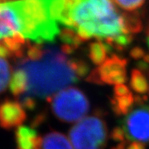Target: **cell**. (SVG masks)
I'll use <instances>...</instances> for the list:
<instances>
[{"instance_id": "obj_1", "label": "cell", "mask_w": 149, "mask_h": 149, "mask_svg": "<svg viewBox=\"0 0 149 149\" xmlns=\"http://www.w3.org/2000/svg\"><path fill=\"white\" fill-rule=\"evenodd\" d=\"M61 48L27 44L17 58L10 90L26 109H34L37 99H50L79 80L74 66Z\"/></svg>"}, {"instance_id": "obj_2", "label": "cell", "mask_w": 149, "mask_h": 149, "mask_svg": "<svg viewBox=\"0 0 149 149\" xmlns=\"http://www.w3.org/2000/svg\"><path fill=\"white\" fill-rule=\"evenodd\" d=\"M47 8L54 21L74 31L83 41L95 37L118 51L133 41L123 14L112 0H47Z\"/></svg>"}, {"instance_id": "obj_3", "label": "cell", "mask_w": 149, "mask_h": 149, "mask_svg": "<svg viewBox=\"0 0 149 149\" xmlns=\"http://www.w3.org/2000/svg\"><path fill=\"white\" fill-rule=\"evenodd\" d=\"M48 100L52 113L61 122L80 121L90 109V102L86 95L74 87L59 91Z\"/></svg>"}, {"instance_id": "obj_4", "label": "cell", "mask_w": 149, "mask_h": 149, "mask_svg": "<svg viewBox=\"0 0 149 149\" xmlns=\"http://www.w3.org/2000/svg\"><path fill=\"white\" fill-rule=\"evenodd\" d=\"M69 135L74 149H104L108 139L106 123L100 116L91 115L74 124Z\"/></svg>"}, {"instance_id": "obj_5", "label": "cell", "mask_w": 149, "mask_h": 149, "mask_svg": "<svg viewBox=\"0 0 149 149\" xmlns=\"http://www.w3.org/2000/svg\"><path fill=\"white\" fill-rule=\"evenodd\" d=\"M147 97L136 96L134 108L123 119L121 128L128 141L149 143V104Z\"/></svg>"}, {"instance_id": "obj_6", "label": "cell", "mask_w": 149, "mask_h": 149, "mask_svg": "<svg viewBox=\"0 0 149 149\" xmlns=\"http://www.w3.org/2000/svg\"><path fill=\"white\" fill-rule=\"evenodd\" d=\"M127 63L126 59L113 55L92 70L86 80L97 85L123 84L127 80Z\"/></svg>"}, {"instance_id": "obj_7", "label": "cell", "mask_w": 149, "mask_h": 149, "mask_svg": "<svg viewBox=\"0 0 149 149\" xmlns=\"http://www.w3.org/2000/svg\"><path fill=\"white\" fill-rule=\"evenodd\" d=\"M26 112L21 103L7 100L0 104V127L12 129L21 125L26 119Z\"/></svg>"}, {"instance_id": "obj_8", "label": "cell", "mask_w": 149, "mask_h": 149, "mask_svg": "<svg viewBox=\"0 0 149 149\" xmlns=\"http://www.w3.org/2000/svg\"><path fill=\"white\" fill-rule=\"evenodd\" d=\"M35 149H73V147L64 134L53 131L39 136Z\"/></svg>"}, {"instance_id": "obj_9", "label": "cell", "mask_w": 149, "mask_h": 149, "mask_svg": "<svg viewBox=\"0 0 149 149\" xmlns=\"http://www.w3.org/2000/svg\"><path fill=\"white\" fill-rule=\"evenodd\" d=\"M39 138L37 131L27 126H22L16 133L17 149H35Z\"/></svg>"}, {"instance_id": "obj_10", "label": "cell", "mask_w": 149, "mask_h": 149, "mask_svg": "<svg viewBox=\"0 0 149 149\" xmlns=\"http://www.w3.org/2000/svg\"><path fill=\"white\" fill-rule=\"evenodd\" d=\"M113 111L117 116L128 114L135 104V97L132 93L126 95H113L110 100Z\"/></svg>"}, {"instance_id": "obj_11", "label": "cell", "mask_w": 149, "mask_h": 149, "mask_svg": "<svg viewBox=\"0 0 149 149\" xmlns=\"http://www.w3.org/2000/svg\"><path fill=\"white\" fill-rule=\"evenodd\" d=\"M113 47L100 41L94 42L89 46V57L94 64L100 65L106 60L108 54L111 53Z\"/></svg>"}, {"instance_id": "obj_12", "label": "cell", "mask_w": 149, "mask_h": 149, "mask_svg": "<svg viewBox=\"0 0 149 149\" xmlns=\"http://www.w3.org/2000/svg\"><path fill=\"white\" fill-rule=\"evenodd\" d=\"M130 86L132 90L139 94H146L149 91V84L146 76L139 69H134L131 72Z\"/></svg>"}, {"instance_id": "obj_13", "label": "cell", "mask_w": 149, "mask_h": 149, "mask_svg": "<svg viewBox=\"0 0 149 149\" xmlns=\"http://www.w3.org/2000/svg\"><path fill=\"white\" fill-rule=\"evenodd\" d=\"M60 38L65 45L70 46L74 49L79 47L80 44L84 42L76 32L67 27H65L60 32Z\"/></svg>"}, {"instance_id": "obj_14", "label": "cell", "mask_w": 149, "mask_h": 149, "mask_svg": "<svg viewBox=\"0 0 149 149\" xmlns=\"http://www.w3.org/2000/svg\"><path fill=\"white\" fill-rule=\"evenodd\" d=\"M11 66L5 57L0 56V94L5 91L10 81Z\"/></svg>"}, {"instance_id": "obj_15", "label": "cell", "mask_w": 149, "mask_h": 149, "mask_svg": "<svg viewBox=\"0 0 149 149\" xmlns=\"http://www.w3.org/2000/svg\"><path fill=\"white\" fill-rule=\"evenodd\" d=\"M123 18L126 29L130 34L137 33L142 30V22L135 13H132L129 14L123 13Z\"/></svg>"}, {"instance_id": "obj_16", "label": "cell", "mask_w": 149, "mask_h": 149, "mask_svg": "<svg viewBox=\"0 0 149 149\" xmlns=\"http://www.w3.org/2000/svg\"><path fill=\"white\" fill-rule=\"evenodd\" d=\"M121 8L129 12H133L143 5L145 0H113Z\"/></svg>"}, {"instance_id": "obj_17", "label": "cell", "mask_w": 149, "mask_h": 149, "mask_svg": "<svg viewBox=\"0 0 149 149\" xmlns=\"http://www.w3.org/2000/svg\"><path fill=\"white\" fill-rule=\"evenodd\" d=\"M74 70L76 72V74L78 78H83L86 74H88L90 70V66L86 62L80 60H74Z\"/></svg>"}, {"instance_id": "obj_18", "label": "cell", "mask_w": 149, "mask_h": 149, "mask_svg": "<svg viewBox=\"0 0 149 149\" xmlns=\"http://www.w3.org/2000/svg\"><path fill=\"white\" fill-rule=\"evenodd\" d=\"M110 137L111 139L118 142V143H126L127 139H126V136H125V133L123 131L121 127H116L112 130L111 133H110Z\"/></svg>"}, {"instance_id": "obj_19", "label": "cell", "mask_w": 149, "mask_h": 149, "mask_svg": "<svg viewBox=\"0 0 149 149\" xmlns=\"http://www.w3.org/2000/svg\"><path fill=\"white\" fill-rule=\"evenodd\" d=\"M130 93H132V92L128 89V86H126L124 84L116 85L113 88V95H128Z\"/></svg>"}, {"instance_id": "obj_20", "label": "cell", "mask_w": 149, "mask_h": 149, "mask_svg": "<svg viewBox=\"0 0 149 149\" xmlns=\"http://www.w3.org/2000/svg\"><path fill=\"white\" fill-rule=\"evenodd\" d=\"M145 52L143 48L139 47H133L131 52H130V56H132V58L136 59V60H139V59L143 58L144 56H145Z\"/></svg>"}, {"instance_id": "obj_21", "label": "cell", "mask_w": 149, "mask_h": 149, "mask_svg": "<svg viewBox=\"0 0 149 149\" xmlns=\"http://www.w3.org/2000/svg\"><path fill=\"white\" fill-rule=\"evenodd\" d=\"M125 149H146V147L144 146L143 143L140 142H133L129 143Z\"/></svg>"}, {"instance_id": "obj_22", "label": "cell", "mask_w": 149, "mask_h": 149, "mask_svg": "<svg viewBox=\"0 0 149 149\" xmlns=\"http://www.w3.org/2000/svg\"><path fill=\"white\" fill-rule=\"evenodd\" d=\"M148 64H147L145 61H139L138 63V66L140 70H146L148 69Z\"/></svg>"}, {"instance_id": "obj_23", "label": "cell", "mask_w": 149, "mask_h": 149, "mask_svg": "<svg viewBox=\"0 0 149 149\" xmlns=\"http://www.w3.org/2000/svg\"><path fill=\"white\" fill-rule=\"evenodd\" d=\"M126 143H127V142L126 143H118L116 148H113L111 149H125L126 148Z\"/></svg>"}, {"instance_id": "obj_24", "label": "cell", "mask_w": 149, "mask_h": 149, "mask_svg": "<svg viewBox=\"0 0 149 149\" xmlns=\"http://www.w3.org/2000/svg\"><path fill=\"white\" fill-rule=\"evenodd\" d=\"M143 61H145L147 64L149 65V54H146L143 57Z\"/></svg>"}, {"instance_id": "obj_25", "label": "cell", "mask_w": 149, "mask_h": 149, "mask_svg": "<svg viewBox=\"0 0 149 149\" xmlns=\"http://www.w3.org/2000/svg\"><path fill=\"white\" fill-rule=\"evenodd\" d=\"M147 44H148V47H149V28L147 32Z\"/></svg>"}]
</instances>
